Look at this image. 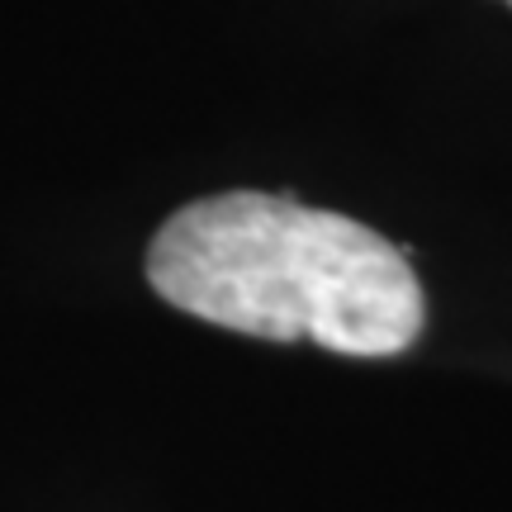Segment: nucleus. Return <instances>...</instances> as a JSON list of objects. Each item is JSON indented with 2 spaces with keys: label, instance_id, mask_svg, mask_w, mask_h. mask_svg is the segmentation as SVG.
Masks as SVG:
<instances>
[{
  "label": "nucleus",
  "instance_id": "obj_1",
  "mask_svg": "<svg viewBox=\"0 0 512 512\" xmlns=\"http://www.w3.org/2000/svg\"><path fill=\"white\" fill-rule=\"evenodd\" d=\"M147 280L171 309L214 328L342 356H399L427 318L403 247L347 214L266 190L176 209L147 247Z\"/></svg>",
  "mask_w": 512,
  "mask_h": 512
},
{
  "label": "nucleus",
  "instance_id": "obj_2",
  "mask_svg": "<svg viewBox=\"0 0 512 512\" xmlns=\"http://www.w3.org/2000/svg\"><path fill=\"white\" fill-rule=\"evenodd\" d=\"M503 5H508V10H512V0H503Z\"/></svg>",
  "mask_w": 512,
  "mask_h": 512
}]
</instances>
